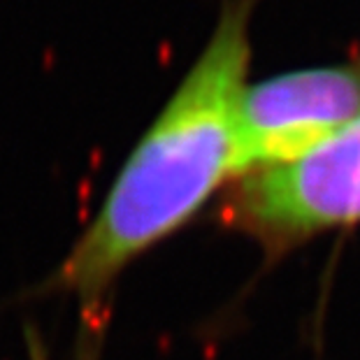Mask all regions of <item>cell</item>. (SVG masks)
I'll return each mask as SVG.
<instances>
[{
    "mask_svg": "<svg viewBox=\"0 0 360 360\" xmlns=\"http://www.w3.org/2000/svg\"><path fill=\"white\" fill-rule=\"evenodd\" d=\"M233 205L240 224L270 240L360 221V114L293 163L251 172Z\"/></svg>",
    "mask_w": 360,
    "mask_h": 360,
    "instance_id": "3",
    "label": "cell"
},
{
    "mask_svg": "<svg viewBox=\"0 0 360 360\" xmlns=\"http://www.w3.org/2000/svg\"><path fill=\"white\" fill-rule=\"evenodd\" d=\"M251 0H231L210 42L126 160L60 283L96 297L121 267L195 214L233 177L235 119L247 86Z\"/></svg>",
    "mask_w": 360,
    "mask_h": 360,
    "instance_id": "1",
    "label": "cell"
},
{
    "mask_svg": "<svg viewBox=\"0 0 360 360\" xmlns=\"http://www.w3.org/2000/svg\"><path fill=\"white\" fill-rule=\"evenodd\" d=\"M360 114V72L316 68L244 86L235 119V174L293 163Z\"/></svg>",
    "mask_w": 360,
    "mask_h": 360,
    "instance_id": "2",
    "label": "cell"
}]
</instances>
